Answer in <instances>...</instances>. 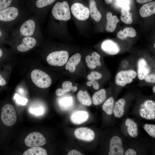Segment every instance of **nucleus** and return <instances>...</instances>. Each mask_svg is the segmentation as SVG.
<instances>
[{
    "mask_svg": "<svg viewBox=\"0 0 155 155\" xmlns=\"http://www.w3.org/2000/svg\"><path fill=\"white\" fill-rule=\"evenodd\" d=\"M39 20L34 15L27 17L17 25L11 30L9 36H29L38 39L41 36Z\"/></svg>",
    "mask_w": 155,
    "mask_h": 155,
    "instance_id": "nucleus-1",
    "label": "nucleus"
},
{
    "mask_svg": "<svg viewBox=\"0 0 155 155\" xmlns=\"http://www.w3.org/2000/svg\"><path fill=\"white\" fill-rule=\"evenodd\" d=\"M31 14L27 8L19 4L0 10V22L5 23L11 31L17 25Z\"/></svg>",
    "mask_w": 155,
    "mask_h": 155,
    "instance_id": "nucleus-2",
    "label": "nucleus"
},
{
    "mask_svg": "<svg viewBox=\"0 0 155 155\" xmlns=\"http://www.w3.org/2000/svg\"><path fill=\"white\" fill-rule=\"evenodd\" d=\"M56 0H28L27 7L31 14L35 15L39 21L43 14V9Z\"/></svg>",
    "mask_w": 155,
    "mask_h": 155,
    "instance_id": "nucleus-3",
    "label": "nucleus"
},
{
    "mask_svg": "<svg viewBox=\"0 0 155 155\" xmlns=\"http://www.w3.org/2000/svg\"><path fill=\"white\" fill-rule=\"evenodd\" d=\"M11 41L16 44V50L20 52H25L36 46L38 39L29 36L11 37Z\"/></svg>",
    "mask_w": 155,
    "mask_h": 155,
    "instance_id": "nucleus-4",
    "label": "nucleus"
},
{
    "mask_svg": "<svg viewBox=\"0 0 155 155\" xmlns=\"http://www.w3.org/2000/svg\"><path fill=\"white\" fill-rule=\"evenodd\" d=\"M53 18L57 20L67 21L71 18L68 3L66 1L58 2L53 6L51 10Z\"/></svg>",
    "mask_w": 155,
    "mask_h": 155,
    "instance_id": "nucleus-5",
    "label": "nucleus"
},
{
    "mask_svg": "<svg viewBox=\"0 0 155 155\" xmlns=\"http://www.w3.org/2000/svg\"><path fill=\"white\" fill-rule=\"evenodd\" d=\"M30 76L33 83L38 87L46 88L51 85L52 80L46 73L38 69H35L31 72Z\"/></svg>",
    "mask_w": 155,
    "mask_h": 155,
    "instance_id": "nucleus-6",
    "label": "nucleus"
},
{
    "mask_svg": "<svg viewBox=\"0 0 155 155\" xmlns=\"http://www.w3.org/2000/svg\"><path fill=\"white\" fill-rule=\"evenodd\" d=\"M1 118L2 122L7 126H11L15 124L17 119V114L11 104H7L3 106L1 111Z\"/></svg>",
    "mask_w": 155,
    "mask_h": 155,
    "instance_id": "nucleus-7",
    "label": "nucleus"
},
{
    "mask_svg": "<svg viewBox=\"0 0 155 155\" xmlns=\"http://www.w3.org/2000/svg\"><path fill=\"white\" fill-rule=\"evenodd\" d=\"M68 57L69 54L67 51H56L50 53L46 57V61L51 65L61 66L67 62Z\"/></svg>",
    "mask_w": 155,
    "mask_h": 155,
    "instance_id": "nucleus-8",
    "label": "nucleus"
},
{
    "mask_svg": "<svg viewBox=\"0 0 155 155\" xmlns=\"http://www.w3.org/2000/svg\"><path fill=\"white\" fill-rule=\"evenodd\" d=\"M141 117L148 120L155 118V102L151 100H147L141 103L139 109Z\"/></svg>",
    "mask_w": 155,
    "mask_h": 155,
    "instance_id": "nucleus-9",
    "label": "nucleus"
},
{
    "mask_svg": "<svg viewBox=\"0 0 155 155\" xmlns=\"http://www.w3.org/2000/svg\"><path fill=\"white\" fill-rule=\"evenodd\" d=\"M137 76V72L133 70L121 71L117 74L115 77V82L118 86H124L132 82Z\"/></svg>",
    "mask_w": 155,
    "mask_h": 155,
    "instance_id": "nucleus-10",
    "label": "nucleus"
},
{
    "mask_svg": "<svg viewBox=\"0 0 155 155\" xmlns=\"http://www.w3.org/2000/svg\"><path fill=\"white\" fill-rule=\"evenodd\" d=\"M71 10L74 16L79 20H86L89 17V8L81 3L76 2L73 4Z\"/></svg>",
    "mask_w": 155,
    "mask_h": 155,
    "instance_id": "nucleus-11",
    "label": "nucleus"
},
{
    "mask_svg": "<svg viewBox=\"0 0 155 155\" xmlns=\"http://www.w3.org/2000/svg\"><path fill=\"white\" fill-rule=\"evenodd\" d=\"M46 142V139L43 135L37 132L30 133L24 140L25 145L29 147L42 146L45 144Z\"/></svg>",
    "mask_w": 155,
    "mask_h": 155,
    "instance_id": "nucleus-12",
    "label": "nucleus"
},
{
    "mask_svg": "<svg viewBox=\"0 0 155 155\" xmlns=\"http://www.w3.org/2000/svg\"><path fill=\"white\" fill-rule=\"evenodd\" d=\"M121 139L117 136H113L110 140L109 155H123L124 150Z\"/></svg>",
    "mask_w": 155,
    "mask_h": 155,
    "instance_id": "nucleus-13",
    "label": "nucleus"
},
{
    "mask_svg": "<svg viewBox=\"0 0 155 155\" xmlns=\"http://www.w3.org/2000/svg\"><path fill=\"white\" fill-rule=\"evenodd\" d=\"M74 134L78 139L86 141H91L95 137V133L91 129L86 127L77 129L75 131Z\"/></svg>",
    "mask_w": 155,
    "mask_h": 155,
    "instance_id": "nucleus-14",
    "label": "nucleus"
},
{
    "mask_svg": "<svg viewBox=\"0 0 155 155\" xmlns=\"http://www.w3.org/2000/svg\"><path fill=\"white\" fill-rule=\"evenodd\" d=\"M102 49L106 53L110 55H115L119 53L120 49L116 42L110 40L104 41L101 44Z\"/></svg>",
    "mask_w": 155,
    "mask_h": 155,
    "instance_id": "nucleus-15",
    "label": "nucleus"
},
{
    "mask_svg": "<svg viewBox=\"0 0 155 155\" xmlns=\"http://www.w3.org/2000/svg\"><path fill=\"white\" fill-rule=\"evenodd\" d=\"M150 68L146 60L143 58L139 59L137 63V75L140 80H144L146 76L149 74Z\"/></svg>",
    "mask_w": 155,
    "mask_h": 155,
    "instance_id": "nucleus-16",
    "label": "nucleus"
},
{
    "mask_svg": "<svg viewBox=\"0 0 155 155\" xmlns=\"http://www.w3.org/2000/svg\"><path fill=\"white\" fill-rule=\"evenodd\" d=\"M89 115L85 111H78L73 113L70 117L71 122L76 125H79L86 121L89 118Z\"/></svg>",
    "mask_w": 155,
    "mask_h": 155,
    "instance_id": "nucleus-17",
    "label": "nucleus"
},
{
    "mask_svg": "<svg viewBox=\"0 0 155 155\" xmlns=\"http://www.w3.org/2000/svg\"><path fill=\"white\" fill-rule=\"evenodd\" d=\"M100 55L96 52L92 53L91 56H87L85 59L86 62L88 67L91 69H95L97 66L101 65L100 61Z\"/></svg>",
    "mask_w": 155,
    "mask_h": 155,
    "instance_id": "nucleus-18",
    "label": "nucleus"
},
{
    "mask_svg": "<svg viewBox=\"0 0 155 155\" xmlns=\"http://www.w3.org/2000/svg\"><path fill=\"white\" fill-rule=\"evenodd\" d=\"M106 16L107 23L106 26V30L107 32H112L115 30L119 20L116 16H113L110 12L107 13Z\"/></svg>",
    "mask_w": 155,
    "mask_h": 155,
    "instance_id": "nucleus-19",
    "label": "nucleus"
},
{
    "mask_svg": "<svg viewBox=\"0 0 155 155\" xmlns=\"http://www.w3.org/2000/svg\"><path fill=\"white\" fill-rule=\"evenodd\" d=\"M155 13V2L146 3L140 9V13L143 18L149 16Z\"/></svg>",
    "mask_w": 155,
    "mask_h": 155,
    "instance_id": "nucleus-20",
    "label": "nucleus"
},
{
    "mask_svg": "<svg viewBox=\"0 0 155 155\" xmlns=\"http://www.w3.org/2000/svg\"><path fill=\"white\" fill-rule=\"evenodd\" d=\"M125 103V100L123 98H120L115 102L113 113L116 117L120 118L123 115Z\"/></svg>",
    "mask_w": 155,
    "mask_h": 155,
    "instance_id": "nucleus-21",
    "label": "nucleus"
},
{
    "mask_svg": "<svg viewBox=\"0 0 155 155\" xmlns=\"http://www.w3.org/2000/svg\"><path fill=\"white\" fill-rule=\"evenodd\" d=\"M81 56L80 54L77 53L72 55L69 59L65 66V69L71 73L74 72L76 66L80 62Z\"/></svg>",
    "mask_w": 155,
    "mask_h": 155,
    "instance_id": "nucleus-22",
    "label": "nucleus"
},
{
    "mask_svg": "<svg viewBox=\"0 0 155 155\" xmlns=\"http://www.w3.org/2000/svg\"><path fill=\"white\" fill-rule=\"evenodd\" d=\"M130 7L129 5L121 7V21L127 24H130L133 22L132 13L129 12Z\"/></svg>",
    "mask_w": 155,
    "mask_h": 155,
    "instance_id": "nucleus-23",
    "label": "nucleus"
},
{
    "mask_svg": "<svg viewBox=\"0 0 155 155\" xmlns=\"http://www.w3.org/2000/svg\"><path fill=\"white\" fill-rule=\"evenodd\" d=\"M89 13L92 18L97 22L100 21L102 15L97 9L96 3L94 0L89 1Z\"/></svg>",
    "mask_w": 155,
    "mask_h": 155,
    "instance_id": "nucleus-24",
    "label": "nucleus"
},
{
    "mask_svg": "<svg viewBox=\"0 0 155 155\" xmlns=\"http://www.w3.org/2000/svg\"><path fill=\"white\" fill-rule=\"evenodd\" d=\"M136 35L135 29L132 27H126L123 30H120L117 34V37L119 39L123 40L127 37H134Z\"/></svg>",
    "mask_w": 155,
    "mask_h": 155,
    "instance_id": "nucleus-25",
    "label": "nucleus"
},
{
    "mask_svg": "<svg viewBox=\"0 0 155 155\" xmlns=\"http://www.w3.org/2000/svg\"><path fill=\"white\" fill-rule=\"evenodd\" d=\"M125 125L128 127L127 130L129 135L132 137H135L138 135V128L137 124L132 119H127Z\"/></svg>",
    "mask_w": 155,
    "mask_h": 155,
    "instance_id": "nucleus-26",
    "label": "nucleus"
},
{
    "mask_svg": "<svg viewBox=\"0 0 155 155\" xmlns=\"http://www.w3.org/2000/svg\"><path fill=\"white\" fill-rule=\"evenodd\" d=\"M106 97V90L104 89L99 90L94 94L92 98L93 104L95 105L102 103Z\"/></svg>",
    "mask_w": 155,
    "mask_h": 155,
    "instance_id": "nucleus-27",
    "label": "nucleus"
},
{
    "mask_svg": "<svg viewBox=\"0 0 155 155\" xmlns=\"http://www.w3.org/2000/svg\"><path fill=\"white\" fill-rule=\"evenodd\" d=\"M77 98L78 100L84 105L90 106L92 104L91 98L86 91L80 90L77 93Z\"/></svg>",
    "mask_w": 155,
    "mask_h": 155,
    "instance_id": "nucleus-28",
    "label": "nucleus"
},
{
    "mask_svg": "<svg viewBox=\"0 0 155 155\" xmlns=\"http://www.w3.org/2000/svg\"><path fill=\"white\" fill-rule=\"evenodd\" d=\"M59 104L62 109L67 110L70 109L73 105V100L71 96H65L59 100Z\"/></svg>",
    "mask_w": 155,
    "mask_h": 155,
    "instance_id": "nucleus-29",
    "label": "nucleus"
},
{
    "mask_svg": "<svg viewBox=\"0 0 155 155\" xmlns=\"http://www.w3.org/2000/svg\"><path fill=\"white\" fill-rule=\"evenodd\" d=\"M47 152L44 148L39 146L31 147L24 152L23 155H46Z\"/></svg>",
    "mask_w": 155,
    "mask_h": 155,
    "instance_id": "nucleus-30",
    "label": "nucleus"
},
{
    "mask_svg": "<svg viewBox=\"0 0 155 155\" xmlns=\"http://www.w3.org/2000/svg\"><path fill=\"white\" fill-rule=\"evenodd\" d=\"M114 105V99L112 97H111L103 104L102 110L108 115H111L113 113Z\"/></svg>",
    "mask_w": 155,
    "mask_h": 155,
    "instance_id": "nucleus-31",
    "label": "nucleus"
},
{
    "mask_svg": "<svg viewBox=\"0 0 155 155\" xmlns=\"http://www.w3.org/2000/svg\"><path fill=\"white\" fill-rule=\"evenodd\" d=\"M62 88L63 91L66 93L72 91V92L76 91L78 88L75 86H72V84L71 82L69 81H65L62 84Z\"/></svg>",
    "mask_w": 155,
    "mask_h": 155,
    "instance_id": "nucleus-32",
    "label": "nucleus"
},
{
    "mask_svg": "<svg viewBox=\"0 0 155 155\" xmlns=\"http://www.w3.org/2000/svg\"><path fill=\"white\" fill-rule=\"evenodd\" d=\"M18 4V2L17 0H0V10L11 5Z\"/></svg>",
    "mask_w": 155,
    "mask_h": 155,
    "instance_id": "nucleus-33",
    "label": "nucleus"
},
{
    "mask_svg": "<svg viewBox=\"0 0 155 155\" xmlns=\"http://www.w3.org/2000/svg\"><path fill=\"white\" fill-rule=\"evenodd\" d=\"M29 110L31 113L38 116L42 115L44 111V108L42 106L32 107Z\"/></svg>",
    "mask_w": 155,
    "mask_h": 155,
    "instance_id": "nucleus-34",
    "label": "nucleus"
},
{
    "mask_svg": "<svg viewBox=\"0 0 155 155\" xmlns=\"http://www.w3.org/2000/svg\"><path fill=\"white\" fill-rule=\"evenodd\" d=\"M144 129L150 136L155 137V125L154 124H146Z\"/></svg>",
    "mask_w": 155,
    "mask_h": 155,
    "instance_id": "nucleus-35",
    "label": "nucleus"
},
{
    "mask_svg": "<svg viewBox=\"0 0 155 155\" xmlns=\"http://www.w3.org/2000/svg\"><path fill=\"white\" fill-rule=\"evenodd\" d=\"M102 77V75L100 73L96 71H92L87 76V78L90 81H94L100 79Z\"/></svg>",
    "mask_w": 155,
    "mask_h": 155,
    "instance_id": "nucleus-36",
    "label": "nucleus"
},
{
    "mask_svg": "<svg viewBox=\"0 0 155 155\" xmlns=\"http://www.w3.org/2000/svg\"><path fill=\"white\" fill-rule=\"evenodd\" d=\"M144 80L148 83H155V73L149 74L146 76Z\"/></svg>",
    "mask_w": 155,
    "mask_h": 155,
    "instance_id": "nucleus-37",
    "label": "nucleus"
},
{
    "mask_svg": "<svg viewBox=\"0 0 155 155\" xmlns=\"http://www.w3.org/2000/svg\"><path fill=\"white\" fill-rule=\"evenodd\" d=\"M15 96L16 101L18 103L23 105L26 104L27 101V99L20 97L18 94H16L15 95Z\"/></svg>",
    "mask_w": 155,
    "mask_h": 155,
    "instance_id": "nucleus-38",
    "label": "nucleus"
},
{
    "mask_svg": "<svg viewBox=\"0 0 155 155\" xmlns=\"http://www.w3.org/2000/svg\"><path fill=\"white\" fill-rule=\"evenodd\" d=\"M87 85L89 86H93V87L95 90H98L99 88V85L97 82L96 81H89L87 82Z\"/></svg>",
    "mask_w": 155,
    "mask_h": 155,
    "instance_id": "nucleus-39",
    "label": "nucleus"
},
{
    "mask_svg": "<svg viewBox=\"0 0 155 155\" xmlns=\"http://www.w3.org/2000/svg\"><path fill=\"white\" fill-rule=\"evenodd\" d=\"M117 1L118 5L121 7L124 6L129 5V0H117Z\"/></svg>",
    "mask_w": 155,
    "mask_h": 155,
    "instance_id": "nucleus-40",
    "label": "nucleus"
},
{
    "mask_svg": "<svg viewBox=\"0 0 155 155\" xmlns=\"http://www.w3.org/2000/svg\"><path fill=\"white\" fill-rule=\"evenodd\" d=\"M68 155H82L83 154L80 151L76 150H73L70 151L67 154Z\"/></svg>",
    "mask_w": 155,
    "mask_h": 155,
    "instance_id": "nucleus-41",
    "label": "nucleus"
},
{
    "mask_svg": "<svg viewBox=\"0 0 155 155\" xmlns=\"http://www.w3.org/2000/svg\"><path fill=\"white\" fill-rule=\"evenodd\" d=\"M135 151L132 149H129L127 150L124 154L125 155H136Z\"/></svg>",
    "mask_w": 155,
    "mask_h": 155,
    "instance_id": "nucleus-42",
    "label": "nucleus"
},
{
    "mask_svg": "<svg viewBox=\"0 0 155 155\" xmlns=\"http://www.w3.org/2000/svg\"><path fill=\"white\" fill-rule=\"evenodd\" d=\"M65 93L64 92L62 88H58L56 91V95L59 96H62Z\"/></svg>",
    "mask_w": 155,
    "mask_h": 155,
    "instance_id": "nucleus-43",
    "label": "nucleus"
},
{
    "mask_svg": "<svg viewBox=\"0 0 155 155\" xmlns=\"http://www.w3.org/2000/svg\"><path fill=\"white\" fill-rule=\"evenodd\" d=\"M6 82L5 80L0 75V85L1 86H4L6 84Z\"/></svg>",
    "mask_w": 155,
    "mask_h": 155,
    "instance_id": "nucleus-44",
    "label": "nucleus"
},
{
    "mask_svg": "<svg viewBox=\"0 0 155 155\" xmlns=\"http://www.w3.org/2000/svg\"><path fill=\"white\" fill-rule=\"evenodd\" d=\"M7 36H9V35L5 33L4 31L2 30L1 28L0 27V38Z\"/></svg>",
    "mask_w": 155,
    "mask_h": 155,
    "instance_id": "nucleus-45",
    "label": "nucleus"
},
{
    "mask_svg": "<svg viewBox=\"0 0 155 155\" xmlns=\"http://www.w3.org/2000/svg\"><path fill=\"white\" fill-rule=\"evenodd\" d=\"M153 0H136L137 2L139 3H144L151 1Z\"/></svg>",
    "mask_w": 155,
    "mask_h": 155,
    "instance_id": "nucleus-46",
    "label": "nucleus"
},
{
    "mask_svg": "<svg viewBox=\"0 0 155 155\" xmlns=\"http://www.w3.org/2000/svg\"><path fill=\"white\" fill-rule=\"evenodd\" d=\"M3 50L0 48V58H1L3 55Z\"/></svg>",
    "mask_w": 155,
    "mask_h": 155,
    "instance_id": "nucleus-47",
    "label": "nucleus"
},
{
    "mask_svg": "<svg viewBox=\"0 0 155 155\" xmlns=\"http://www.w3.org/2000/svg\"><path fill=\"white\" fill-rule=\"evenodd\" d=\"M105 2L108 4L111 3L113 1V0H105Z\"/></svg>",
    "mask_w": 155,
    "mask_h": 155,
    "instance_id": "nucleus-48",
    "label": "nucleus"
},
{
    "mask_svg": "<svg viewBox=\"0 0 155 155\" xmlns=\"http://www.w3.org/2000/svg\"><path fill=\"white\" fill-rule=\"evenodd\" d=\"M153 91L154 93H155V86H154L153 88Z\"/></svg>",
    "mask_w": 155,
    "mask_h": 155,
    "instance_id": "nucleus-49",
    "label": "nucleus"
},
{
    "mask_svg": "<svg viewBox=\"0 0 155 155\" xmlns=\"http://www.w3.org/2000/svg\"><path fill=\"white\" fill-rule=\"evenodd\" d=\"M154 47L155 48V43H154Z\"/></svg>",
    "mask_w": 155,
    "mask_h": 155,
    "instance_id": "nucleus-50",
    "label": "nucleus"
}]
</instances>
